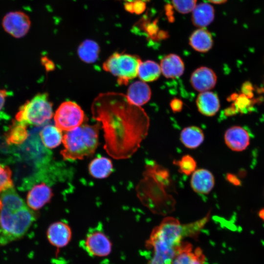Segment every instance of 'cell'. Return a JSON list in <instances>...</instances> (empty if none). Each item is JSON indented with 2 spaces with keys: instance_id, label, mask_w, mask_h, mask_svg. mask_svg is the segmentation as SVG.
Masks as SVG:
<instances>
[{
  "instance_id": "6da1fadb",
  "label": "cell",
  "mask_w": 264,
  "mask_h": 264,
  "mask_svg": "<svg viewBox=\"0 0 264 264\" xmlns=\"http://www.w3.org/2000/svg\"><path fill=\"white\" fill-rule=\"evenodd\" d=\"M91 111L92 118L103 130L104 148L114 159L131 157L148 134L150 121L147 114L123 93L98 94L92 103Z\"/></svg>"
},
{
  "instance_id": "7a4b0ae2",
  "label": "cell",
  "mask_w": 264,
  "mask_h": 264,
  "mask_svg": "<svg viewBox=\"0 0 264 264\" xmlns=\"http://www.w3.org/2000/svg\"><path fill=\"white\" fill-rule=\"evenodd\" d=\"M210 219V213L195 222L182 224L171 216L165 217L154 228L146 246L152 249L153 256L146 264H171L187 237H197Z\"/></svg>"
},
{
  "instance_id": "3957f363",
  "label": "cell",
  "mask_w": 264,
  "mask_h": 264,
  "mask_svg": "<svg viewBox=\"0 0 264 264\" xmlns=\"http://www.w3.org/2000/svg\"><path fill=\"white\" fill-rule=\"evenodd\" d=\"M175 191L168 170L155 161L149 162L136 187L141 203L153 213L166 216L175 209L176 200L172 193Z\"/></svg>"
},
{
  "instance_id": "277c9868",
  "label": "cell",
  "mask_w": 264,
  "mask_h": 264,
  "mask_svg": "<svg viewBox=\"0 0 264 264\" xmlns=\"http://www.w3.org/2000/svg\"><path fill=\"white\" fill-rule=\"evenodd\" d=\"M100 125L82 124L66 132L63 137L64 149L61 154L65 160L83 159L95 153L99 144Z\"/></svg>"
},
{
  "instance_id": "5b68a950",
  "label": "cell",
  "mask_w": 264,
  "mask_h": 264,
  "mask_svg": "<svg viewBox=\"0 0 264 264\" xmlns=\"http://www.w3.org/2000/svg\"><path fill=\"white\" fill-rule=\"evenodd\" d=\"M36 219V215L27 206L15 212L0 209V246L21 239Z\"/></svg>"
},
{
  "instance_id": "8992f818",
  "label": "cell",
  "mask_w": 264,
  "mask_h": 264,
  "mask_svg": "<svg viewBox=\"0 0 264 264\" xmlns=\"http://www.w3.org/2000/svg\"><path fill=\"white\" fill-rule=\"evenodd\" d=\"M52 104L46 93H39L22 105L16 120L26 125L42 126L53 116Z\"/></svg>"
},
{
  "instance_id": "52a82bcc",
  "label": "cell",
  "mask_w": 264,
  "mask_h": 264,
  "mask_svg": "<svg viewBox=\"0 0 264 264\" xmlns=\"http://www.w3.org/2000/svg\"><path fill=\"white\" fill-rule=\"evenodd\" d=\"M141 62L137 55L116 52L103 63V68L115 76L119 85H127L137 76Z\"/></svg>"
},
{
  "instance_id": "ba28073f",
  "label": "cell",
  "mask_w": 264,
  "mask_h": 264,
  "mask_svg": "<svg viewBox=\"0 0 264 264\" xmlns=\"http://www.w3.org/2000/svg\"><path fill=\"white\" fill-rule=\"evenodd\" d=\"M87 117L76 103L66 101L63 102L55 111V126L62 131L72 130L83 124Z\"/></svg>"
},
{
  "instance_id": "9c48e42d",
  "label": "cell",
  "mask_w": 264,
  "mask_h": 264,
  "mask_svg": "<svg viewBox=\"0 0 264 264\" xmlns=\"http://www.w3.org/2000/svg\"><path fill=\"white\" fill-rule=\"evenodd\" d=\"M1 26L8 34L15 38L20 39L26 36L29 31L31 21L25 12L20 10L12 11L3 17Z\"/></svg>"
},
{
  "instance_id": "30bf717a",
  "label": "cell",
  "mask_w": 264,
  "mask_h": 264,
  "mask_svg": "<svg viewBox=\"0 0 264 264\" xmlns=\"http://www.w3.org/2000/svg\"><path fill=\"white\" fill-rule=\"evenodd\" d=\"M82 246L90 256L101 258L107 257L111 253L112 244L103 231L96 230L87 234Z\"/></svg>"
},
{
  "instance_id": "8fae6325",
  "label": "cell",
  "mask_w": 264,
  "mask_h": 264,
  "mask_svg": "<svg viewBox=\"0 0 264 264\" xmlns=\"http://www.w3.org/2000/svg\"><path fill=\"white\" fill-rule=\"evenodd\" d=\"M49 242L57 249L66 246L72 238L70 226L63 221H57L51 224L46 232Z\"/></svg>"
},
{
  "instance_id": "7c38bea8",
  "label": "cell",
  "mask_w": 264,
  "mask_h": 264,
  "mask_svg": "<svg viewBox=\"0 0 264 264\" xmlns=\"http://www.w3.org/2000/svg\"><path fill=\"white\" fill-rule=\"evenodd\" d=\"M224 139L226 146L235 152L245 150L249 145L250 140L248 132L239 126L228 128L224 133Z\"/></svg>"
},
{
  "instance_id": "4fadbf2b",
  "label": "cell",
  "mask_w": 264,
  "mask_h": 264,
  "mask_svg": "<svg viewBox=\"0 0 264 264\" xmlns=\"http://www.w3.org/2000/svg\"><path fill=\"white\" fill-rule=\"evenodd\" d=\"M217 80L216 73L211 68L201 66L191 74L190 82L193 88L200 92L209 91L215 86Z\"/></svg>"
},
{
  "instance_id": "5bb4252c",
  "label": "cell",
  "mask_w": 264,
  "mask_h": 264,
  "mask_svg": "<svg viewBox=\"0 0 264 264\" xmlns=\"http://www.w3.org/2000/svg\"><path fill=\"white\" fill-rule=\"evenodd\" d=\"M205 260L200 247L194 248L191 243L183 242L171 264H204Z\"/></svg>"
},
{
  "instance_id": "9a60e30c",
  "label": "cell",
  "mask_w": 264,
  "mask_h": 264,
  "mask_svg": "<svg viewBox=\"0 0 264 264\" xmlns=\"http://www.w3.org/2000/svg\"><path fill=\"white\" fill-rule=\"evenodd\" d=\"M215 183L213 174L207 169H196L192 174L190 185L196 193L202 195L209 194L213 189Z\"/></svg>"
},
{
  "instance_id": "2e32d148",
  "label": "cell",
  "mask_w": 264,
  "mask_h": 264,
  "mask_svg": "<svg viewBox=\"0 0 264 264\" xmlns=\"http://www.w3.org/2000/svg\"><path fill=\"white\" fill-rule=\"evenodd\" d=\"M53 195L51 189L46 184H38L28 193L27 203L30 208L37 210L49 202Z\"/></svg>"
},
{
  "instance_id": "e0dca14e",
  "label": "cell",
  "mask_w": 264,
  "mask_h": 264,
  "mask_svg": "<svg viewBox=\"0 0 264 264\" xmlns=\"http://www.w3.org/2000/svg\"><path fill=\"white\" fill-rule=\"evenodd\" d=\"M161 73L167 78L181 76L184 71V65L181 58L175 54L165 56L160 61Z\"/></svg>"
},
{
  "instance_id": "ac0fdd59",
  "label": "cell",
  "mask_w": 264,
  "mask_h": 264,
  "mask_svg": "<svg viewBox=\"0 0 264 264\" xmlns=\"http://www.w3.org/2000/svg\"><path fill=\"white\" fill-rule=\"evenodd\" d=\"M196 105L198 111L207 116L214 115L220 107L217 94L210 91L200 92L197 98Z\"/></svg>"
},
{
  "instance_id": "d6986e66",
  "label": "cell",
  "mask_w": 264,
  "mask_h": 264,
  "mask_svg": "<svg viewBox=\"0 0 264 264\" xmlns=\"http://www.w3.org/2000/svg\"><path fill=\"white\" fill-rule=\"evenodd\" d=\"M126 96L131 103L141 106L150 100L151 97V88L145 82L136 81L130 86Z\"/></svg>"
},
{
  "instance_id": "ffe728a7",
  "label": "cell",
  "mask_w": 264,
  "mask_h": 264,
  "mask_svg": "<svg viewBox=\"0 0 264 264\" xmlns=\"http://www.w3.org/2000/svg\"><path fill=\"white\" fill-rule=\"evenodd\" d=\"M214 18V8L208 3H200L196 5L192 11V23L198 27L203 28L209 25Z\"/></svg>"
},
{
  "instance_id": "44dd1931",
  "label": "cell",
  "mask_w": 264,
  "mask_h": 264,
  "mask_svg": "<svg viewBox=\"0 0 264 264\" xmlns=\"http://www.w3.org/2000/svg\"><path fill=\"white\" fill-rule=\"evenodd\" d=\"M189 43L195 50L204 53L211 49L213 45V40L209 31L204 28H200L192 33Z\"/></svg>"
},
{
  "instance_id": "7402d4cb",
  "label": "cell",
  "mask_w": 264,
  "mask_h": 264,
  "mask_svg": "<svg viewBox=\"0 0 264 264\" xmlns=\"http://www.w3.org/2000/svg\"><path fill=\"white\" fill-rule=\"evenodd\" d=\"M26 206L23 200L13 187L6 189L0 193V209L1 208L15 212Z\"/></svg>"
},
{
  "instance_id": "603a6c76",
  "label": "cell",
  "mask_w": 264,
  "mask_h": 264,
  "mask_svg": "<svg viewBox=\"0 0 264 264\" xmlns=\"http://www.w3.org/2000/svg\"><path fill=\"white\" fill-rule=\"evenodd\" d=\"M204 133L202 130L195 126L184 128L180 134V140L187 148L194 149L198 147L203 142Z\"/></svg>"
},
{
  "instance_id": "cb8c5ba5",
  "label": "cell",
  "mask_w": 264,
  "mask_h": 264,
  "mask_svg": "<svg viewBox=\"0 0 264 264\" xmlns=\"http://www.w3.org/2000/svg\"><path fill=\"white\" fill-rule=\"evenodd\" d=\"M113 170L111 160L104 156H99L93 159L89 164L88 171L94 178H104L111 173Z\"/></svg>"
},
{
  "instance_id": "d4e9b609",
  "label": "cell",
  "mask_w": 264,
  "mask_h": 264,
  "mask_svg": "<svg viewBox=\"0 0 264 264\" xmlns=\"http://www.w3.org/2000/svg\"><path fill=\"white\" fill-rule=\"evenodd\" d=\"M39 135L44 146L50 149L60 145L63 137L62 131L53 125L44 126L39 132Z\"/></svg>"
},
{
  "instance_id": "484cf974",
  "label": "cell",
  "mask_w": 264,
  "mask_h": 264,
  "mask_svg": "<svg viewBox=\"0 0 264 264\" xmlns=\"http://www.w3.org/2000/svg\"><path fill=\"white\" fill-rule=\"evenodd\" d=\"M77 51L78 56L82 61L90 64L97 60L100 48L95 42L86 40L79 45Z\"/></svg>"
},
{
  "instance_id": "4316f807",
  "label": "cell",
  "mask_w": 264,
  "mask_h": 264,
  "mask_svg": "<svg viewBox=\"0 0 264 264\" xmlns=\"http://www.w3.org/2000/svg\"><path fill=\"white\" fill-rule=\"evenodd\" d=\"M161 73L160 66L151 60L141 62L138 70L137 75L144 82L156 80Z\"/></svg>"
},
{
  "instance_id": "83f0119b",
  "label": "cell",
  "mask_w": 264,
  "mask_h": 264,
  "mask_svg": "<svg viewBox=\"0 0 264 264\" xmlns=\"http://www.w3.org/2000/svg\"><path fill=\"white\" fill-rule=\"evenodd\" d=\"M27 137V125L16 120L6 135V140L9 145H20Z\"/></svg>"
},
{
  "instance_id": "f1b7e54d",
  "label": "cell",
  "mask_w": 264,
  "mask_h": 264,
  "mask_svg": "<svg viewBox=\"0 0 264 264\" xmlns=\"http://www.w3.org/2000/svg\"><path fill=\"white\" fill-rule=\"evenodd\" d=\"M173 163L177 166L179 172L186 176L191 175L196 170V161L189 154L183 155L180 159L174 161Z\"/></svg>"
},
{
  "instance_id": "f546056e",
  "label": "cell",
  "mask_w": 264,
  "mask_h": 264,
  "mask_svg": "<svg viewBox=\"0 0 264 264\" xmlns=\"http://www.w3.org/2000/svg\"><path fill=\"white\" fill-rule=\"evenodd\" d=\"M197 1V0H172L174 7L181 14L192 12L196 6Z\"/></svg>"
},
{
  "instance_id": "4dcf8cb0",
  "label": "cell",
  "mask_w": 264,
  "mask_h": 264,
  "mask_svg": "<svg viewBox=\"0 0 264 264\" xmlns=\"http://www.w3.org/2000/svg\"><path fill=\"white\" fill-rule=\"evenodd\" d=\"M236 108L238 112L243 113L249 110L251 104L250 99L242 93L239 94L233 103Z\"/></svg>"
},
{
  "instance_id": "1f68e13d",
  "label": "cell",
  "mask_w": 264,
  "mask_h": 264,
  "mask_svg": "<svg viewBox=\"0 0 264 264\" xmlns=\"http://www.w3.org/2000/svg\"><path fill=\"white\" fill-rule=\"evenodd\" d=\"M9 178L10 175L8 168L0 163V193L6 188Z\"/></svg>"
},
{
  "instance_id": "d6a6232c",
  "label": "cell",
  "mask_w": 264,
  "mask_h": 264,
  "mask_svg": "<svg viewBox=\"0 0 264 264\" xmlns=\"http://www.w3.org/2000/svg\"><path fill=\"white\" fill-rule=\"evenodd\" d=\"M254 89V88L252 84L249 81H246L242 85L241 88L242 93L244 94L248 98L251 99L254 96L253 92Z\"/></svg>"
},
{
  "instance_id": "836d02e7",
  "label": "cell",
  "mask_w": 264,
  "mask_h": 264,
  "mask_svg": "<svg viewBox=\"0 0 264 264\" xmlns=\"http://www.w3.org/2000/svg\"><path fill=\"white\" fill-rule=\"evenodd\" d=\"M132 13L140 14L143 12L146 8L145 1L142 0H137L132 2Z\"/></svg>"
},
{
  "instance_id": "e575fe53",
  "label": "cell",
  "mask_w": 264,
  "mask_h": 264,
  "mask_svg": "<svg viewBox=\"0 0 264 264\" xmlns=\"http://www.w3.org/2000/svg\"><path fill=\"white\" fill-rule=\"evenodd\" d=\"M183 103L181 100L178 98L173 99L170 103V107L174 112H179L182 108Z\"/></svg>"
},
{
  "instance_id": "d590c367",
  "label": "cell",
  "mask_w": 264,
  "mask_h": 264,
  "mask_svg": "<svg viewBox=\"0 0 264 264\" xmlns=\"http://www.w3.org/2000/svg\"><path fill=\"white\" fill-rule=\"evenodd\" d=\"M227 180L235 186L241 185V182L239 178L234 174L228 173L226 175Z\"/></svg>"
},
{
  "instance_id": "8d00e7d4",
  "label": "cell",
  "mask_w": 264,
  "mask_h": 264,
  "mask_svg": "<svg viewBox=\"0 0 264 264\" xmlns=\"http://www.w3.org/2000/svg\"><path fill=\"white\" fill-rule=\"evenodd\" d=\"M7 92L4 89H0V110L2 108L5 103Z\"/></svg>"
},
{
  "instance_id": "74e56055",
  "label": "cell",
  "mask_w": 264,
  "mask_h": 264,
  "mask_svg": "<svg viewBox=\"0 0 264 264\" xmlns=\"http://www.w3.org/2000/svg\"><path fill=\"white\" fill-rule=\"evenodd\" d=\"M211 3L219 4H222L223 3H225L227 1V0H208Z\"/></svg>"
},
{
  "instance_id": "f35d334b",
  "label": "cell",
  "mask_w": 264,
  "mask_h": 264,
  "mask_svg": "<svg viewBox=\"0 0 264 264\" xmlns=\"http://www.w3.org/2000/svg\"><path fill=\"white\" fill-rule=\"evenodd\" d=\"M259 218L264 222V208L261 209L258 212Z\"/></svg>"
},
{
  "instance_id": "ab89813d",
  "label": "cell",
  "mask_w": 264,
  "mask_h": 264,
  "mask_svg": "<svg viewBox=\"0 0 264 264\" xmlns=\"http://www.w3.org/2000/svg\"><path fill=\"white\" fill-rule=\"evenodd\" d=\"M123 0L126 1L127 2H133V1L137 0ZM143 0V1H145L148 0Z\"/></svg>"
},
{
  "instance_id": "60d3db41",
  "label": "cell",
  "mask_w": 264,
  "mask_h": 264,
  "mask_svg": "<svg viewBox=\"0 0 264 264\" xmlns=\"http://www.w3.org/2000/svg\"></svg>"
}]
</instances>
